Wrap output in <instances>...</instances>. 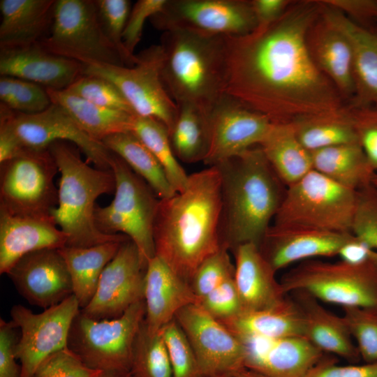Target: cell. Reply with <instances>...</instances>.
Here are the masks:
<instances>
[{"mask_svg":"<svg viewBox=\"0 0 377 377\" xmlns=\"http://www.w3.org/2000/svg\"><path fill=\"white\" fill-rule=\"evenodd\" d=\"M198 304L221 322L233 318L244 311L234 276L200 299Z\"/></svg>","mask_w":377,"mask_h":377,"instance_id":"c3c4849f","label":"cell"},{"mask_svg":"<svg viewBox=\"0 0 377 377\" xmlns=\"http://www.w3.org/2000/svg\"><path fill=\"white\" fill-rule=\"evenodd\" d=\"M302 145L309 151L358 142L348 105L327 112L298 118L291 122Z\"/></svg>","mask_w":377,"mask_h":377,"instance_id":"e575fe53","label":"cell"},{"mask_svg":"<svg viewBox=\"0 0 377 377\" xmlns=\"http://www.w3.org/2000/svg\"><path fill=\"white\" fill-rule=\"evenodd\" d=\"M146 268L136 245L126 240L103 269L93 298L81 311L98 320L120 316L144 300Z\"/></svg>","mask_w":377,"mask_h":377,"instance_id":"e0dca14e","label":"cell"},{"mask_svg":"<svg viewBox=\"0 0 377 377\" xmlns=\"http://www.w3.org/2000/svg\"><path fill=\"white\" fill-rule=\"evenodd\" d=\"M308 377H377V362L339 365L326 353Z\"/></svg>","mask_w":377,"mask_h":377,"instance_id":"816d5d0a","label":"cell"},{"mask_svg":"<svg viewBox=\"0 0 377 377\" xmlns=\"http://www.w3.org/2000/svg\"><path fill=\"white\" fill-rule=\"evenodd\" d=\"M102 142L144 179L160 199L170 198L177 193L161 164L131 131L113 134Z\"/></svg>","mask_w":377,"mask_h":377,"instance_id":"d590c367","label":"cell"},{"mask_svg":"<svg viewBox=\"0 0 377 377\" xmlns=\"http://www.w3.org/2000/svg\"><path fill=\"white\" fill-rule=\"evenodd\" d=\"M351 233L377 250V187L372 183L357 191Z\"/></svg>","mask_w":377,"mask_h":377,"instance_id":"bcb514c9","label":"cell"},{"mask_svg":"<svg viewBox=\"0 0 377 377\" xmlns=\"http://www.w3.org/2000/svg\"><path fill=\"white\" fill-rule=\"evenodd\" d=\"M131 131L161 164L175 191H183L188 184L189 175L175 154L168 128L156 119L135 115Z\"/></svg>","mask_w":377,"mask_h":377,"instance_id":"8d00e7d4","label":"cell"},{"mask_svg":"<svg viewBox=\"0 0 377 377\" xmlns=\"http://www.w3.org/2000/svg\"><path fill=\"white\" fill-rule=\"evenodd\" d=\"M357 191L312 170L286 188L272 225L351 233Z\"/></svg>","mask_w":377,"mask_h":377,"instance_id":"52a82bcc","label":"cell"},{"mask_svg":"<svg viewBox=\"0 0 377 377\" xmlns=\"http://www.w3.org/2000/svg\"><path fill=\"white\" fill-rule=\"evenodd\" d=\"M84 65L46 50L40 43L0 47V75L23 79L45 89L63 90L84 75Z\"/></svg>","mask_w":377,"mask_h":377,"instance_id":"7402d4cb","label":"cell"},{"mask_svg":"<svg viewBox=\"0 0 377 377\" xmlns=\"http://www.w3.org/2000/svg\"><path fill=\"white\" fill-rule=\"evenodd\" d=\"M40 44L52 54L84 65L125 66L104 33L95 0H57L50 30Z\"/></svg>","mask_w":377,"mask_h":377,"instance_id":"30bf717a","label":"cell"},{"mask_svg":"<svg viewBox=\"0 0 377 377\" xmlns=\"http://www.w3.org/2000/svg\"><path fill=\"white\" fill-rule=\"evenodd\" d=\"M168 350L172 377H206L185 334L172 320L161 330Z\"/></svg>","mask_w":377,"mask_h":377,"instance_id":"7bdbcfd3","label":"cell"},{"mask_svg":"<svg viewBox=\"0 0 377 377\" xmlns=\"http://www.w3.org/2000/svg\"><path fill=\"white\" fill-rule=\"evenodd\" d=\"M48 149L60 172L58 204L50 215L66 235V246L85 248L128 239L123 234H105L95 223L96 199L115 190L112 170L89 166L81 158L80 149L71 142L57 141Z\"/></svg>","mask_w":377,"mask_h":377,"instance_id":"5b68a950","label":"cell"},{"mask_svg":"<svg viewBox=\"0 0 377 377\" xmlns=\"http://www.w3.org/2000/svg\"><path fill=\"white\" fill-rule=\"evenodd\" d=\"M144 301L145 324L151 334L161 332L182 309L198 303L190 283L156 256L147 265Z\"/></svg>","mask_w":377,"mask_h":377,"instance_id":"603a6c76","label":"cell"},{"mask_svg":"<svg viewBox=\"0 0 377 377\" xmlns=\"http://www.w3.org/2000/svg\"><path fill=\"white\" fill-rule=\"evenodd\" d=\"M310 152L313 170L354 191L371 184L376 174L359 142Z\"/></svg>","mask_w":377,"mask_h":377,"instance_id":"f546056e","label":"cell"},{"mask_svg":"<svg viewBox=\"0 0 377 377\" xmlns=\"http://www.w3.org/2000/svg\"><path fill=\"white\" fill-rule=\"evenodd\" d=\"M162 61V48L160 44L154 45L137 54V61L133 66L84 65V75L100 76L112 82L135 115L158 120L170 133L178 114V105L163 84Z\"/></svg>","mask_w":377,"mask_h":377,"instance_id":"8fae6325","label":"cell"},{"mask_svg":"<svg viewBox=\"0 0 377 377\" xmlns=\"http://www.w3.org/2000/svg\"><path fill=\"white\" fill-rule=\"evenodd\" d=\"M237 337L244 348V367L269 377H308L326 354L302 336Z\"/></svg>","mask_w":377,"mask_h":377,"instance_id":"ffe728a7","label":"cell"},{"mask_svg":"<svg viewBox=\"0 0 377 377\" xmlns=\"http://www.w3.org/2000/svg\"><path fill=\"white\" fill-rule=\"evenodd\" d=\"M7 275L22 297L44 309L73 295L70 273L59 249H45L25 255Z\"/></svg>","mask_w":377,"mask_h":377,"instance_id":"d6986e66","label":"cell"},{"mask_svg":"<svg viewBox=\"0 0 377 377\" xmlns=\"http://www.w3.org/2000/svg\"><path fill=\"white\" fill-rule=\"evenodd\" d=\"M273 123L225 95L208 119V147L203 163L217 165L260 145Z\"/></svg>","mask_w":377,"mask_h":377,"instance_id":"ac0fdd59","label":"cell"},{"mask_svg":"<svg viewBox=\"0 0 377 377\" xmlns=\"http://www.w3.org/2000/svg\"><path fill=\"white\" fill-rule=\"evenodd\" d=\"M123 242H110L85 248L65 246L59 249L70 273L73 295L81 309L93 298L103 269Z\"/></svg>","mask_w":377,"mask_h":377,"instance_id":"836d02e7","label":"cell"},{"mask_svg":"<svg viewBox=\"0 0 377 377\" xmlns=\"http://www.w3.org/2000/svg\"><path fill=\"white\" fill-rule=\"evenodd\" d=\"M46 89L52 103L64 108L85 133L96 140L102 142L113 134L131 131L135 114L96 105L66 89Z\"/></svg>","mask_w":377,"mask_h":377,"instance_id":"1f68e13d","label":"cell"},{"mask_svg":"<svg viewBox=\"0 0 377 377\" xmlns=\"http://www.w3.org/2000/svg\"><path fill=\"white\" fill-rule=\"evenodd\" d=\"M80 309L74 295L39 313L22 304L13 306L11 321L20 330L15 346L20 377H33L46 358L68 347L72 323Z\"/></svg>","mask_w":377,"mask_h":377,"instance_id":"5bb4252c","label":"cell"},{"mask_svg":"<svg viewBox=\"0 0 377 377\" xmlns=\"http://www.w3.org/2000/svg\"><path fill=\"white\" fill-rule=\"evenodd\" d=\"M66 89L96 105L135 114L119 89L104 77L83 75Z\"/></svg>","mask_w":377,"mask_h":377,"instance_id":"ee69618b","label":"cell"},{"mask_svg":"<svg viewBox=\"0 0 377 377\" xmlns=\"http://www.w3.org/2000/svg\"><path fill=\"white\" fill-rule=\"evenodd\" d=\"M161 76L175 102L197 109L207 120L225 96V36L207 35L188 29L163 31Z\"/></svg>","mask_w":377,"mask_h":377,"instance_id":"277c9868","label":"cell"},{"mask_svg":"<svg viewBox=\"0 0 377 377\" xmlns=\"http://www.w3.org/2000/svg\"><path fill=\"white\" fill-rule=\"evenodd\" d=\"M0 125L6 127L22 150H43L57 141L75 145L87 162L102 170H110L112 153L101 141L85 133L61 106L52 103L36 114H22L0 104Z\"/></svg>","mask_w":377,"mask_h":377,"instance_id":"4fadbf2b","label":"cell"},{"mask_svg":"<svg viewBox=\"0 0 377 377\" xmlns=\"http://www.w3.org/2000/svg\"><path fill=\"white\" fill-rule=\"evenodd\" d=\"M221 176V244L259 246L272 225L287 186L274 172L260 145L217 165Z\"/></svg>","mask_w":377,"mask_h":377,"instance_id":"3957f363","label":"cell"},{"mask_svg":"<svg viewBox=\"0 0 377 377\" xmlns=\"http://www.w3.org/2000/svg\"><path fill=\"white\" fill-rule=\"evenodd\" d=\"M221 323L237 337H303L300 311L288 294L282 303L274 307L244 311L233 318Z\"/></svg>","mask_w":377,"mask_h":377,"instance_id":"d6a6232c","label":"cell"},{"mask_svg":"<svg viewBox=\"0 0 377 377\" xmlns=\"http://www.w3.org/2000/svg\"><path fill=\"white\" fill-rule=\"evenodd\" d=\"M102 373L88 367L67 347L46 358L33 377H99Z\"/></svg>","mask_w":377,"mask_h":377,"instance_id":"7dc6e473","label":"cell"},{"mask_svg":"<svg viewBox=\"0 0 377 377\" xmlns=\"http://www.w3.org/2000/svg\"><path fill=\"white\" fill-rule=\"evenodd\" d=\"M338 256L340 260L350 263L377 267V250L371 248L354 235L341 249Z\"/></svg>","mask_w":377,"mask_h":377,"instance_id":"9f6ffc18","label":"cell"},{"mask_svg":"<svg viewBox=\"0 0 377 377\" xmlns=\"http://www.w3.org/2000/svg\"><path fill=\"white\" fill-rule=\"evenodd\" d=\"M306 43L316 66L348 103L355 86L353 54L348 38L320 12L308 31Z\"/></svg>","mask_w":377,"mask_h":377,"instance_id":"484cf974","label":"cell"},{"mask_svg":"<svg viewBox=\"0 0 377 377\" xmlns=\"http://www.w3.org/2000/svg\"><path fill=\"white\" fill-rule=\"evenodd\" d=\"M294 1L252 0L251 1L256 20V29L267 27L280 19Z\"/></svg>","mask_w":377,"mask_h":377,"instance_id":"11a10c76","label":"cell"},{"mask_svg":"<svg viewBox=\"0 0 377 377\" xmlns=\"http://www.w3.org/2000/svg\"><path fill=\"white\" fill-rule=\"evenodd\" d=\"M150 20L163 31L179 27L228 37L245 36L257 27L251 1L246 0H168Z\"/></svg>","mask_w":377,"mask_h":377,"instance_id":"9a60e30c","label":"cell"},{"mask_svg":"<svg viewBox=\"0 0 377 377\" xmlns=\"http://www.w3.org/2000/svg\"><path fill=\"white\" fill-rule=\"evenodd\" d=\"M99 377H134L131 373L128 374H114L103 372Z\"/></svg>","mask_w":377,"mask_h":377,"instance_id":"680465c9","label":"cell"},{"mask_svg":"<svg viewBox=\"0 0 377 377\" xmlns=\"http://www.w3.org/2000/svg\"><path fill=\"white\" fill-rule=\"evenodd\" d=\"M229 251L226 247L221 246L218 251L205 259L196 269L190 285L198 302L234 276L235 265L232 263Z\"/></svg>","mask_w":377,"mask_h":377,"instance_id":"f6af8a7d","label":"cell"},{"mask_svg":"<svg viewBox=\"0 0 377 377\" xmlns=\"http://www.w3.org/2000/svg\"><path fill=\"white\" fill-rule=\"evenodd\" d=\"M110 164L115 179L114 196L108 205L96 206V225L105 234L126 235L147 265L156 256L153 230L160 198L144 179L113 153Z\"/></svg>","mask_w":377,"mask_h":377,"instance_id":"8992f818","label":"cell"},{"mask_svg":"<svg viewBox=\"0 0 377 377\" xmlns=\"http://www.w3.org/2000/svg\"><path fill=\"white\" fill-rule=\"evenodd\" d=\"M232 251L235 258L234 280L244 311L270 309L286 300L288 294L276 279V272L258 246L244 244Z\"/></svg>","mask_w":377,"mask_h":377,"instance_id":"4316f807","label":"cell"},{"mask_svg":"<svg viewBox=\"0 0 377 377\" xmlns=\"http://www.w3.org/2000/svg\"><path fill=\"white\" fill-rule=\"evenodd\" d=\"M1 103L22 114H36L47 109L52 101L47 89L23 79L0 77Z\"/></svg>","mask_w":377,"mask_h":377,"instance_id":"ab89813d","label":"cell"},{"mask_svg":"<svg viewBox=\"0 0 377 377\" xmlns=\"http://www.w3.org/2000/svg\"><path fill=\"white\" fill-rule=\"evenodd\" d=\"M321 8L320 1H293L271 25L225 36V95L274 124L346 105L308 49L307 33Z\"/></svg>","mask_w":377,"mask_h":377,"instance_id":"6da1fadb","label":"cell"},{"mask_svg":"<svg viewBox=\"0 0 377 377\" xmlns=\"http://www.w3.org/2000/svg\"><path fill=\"white\" fill-rule=\"evenodd\" d=\"M17 327L10 320L0 319V377H20L21 367L16 360Z\"/></svg>","mask_w":377,"mask_h":377,"instance_id":"f5cc1de1","label":"cell"},{"mask_svg":"<svg viewBox=\"0 0 377 377\" xmlns=\"http://www.w3.org/2000/svg\"><path fill=\"white\" fill-rule=\"evenodd\" d=\"M350 108L358 142L377 172V105Z\"/></svg>","mask_w":377,"mask_h":377,"instance_id":"681fc988","label":"cell"},{"mask_svg":"<svg viewBox=\"0 0 377 377\" xmlns=\"http://www.w3.org/2000/svg\"><path fill=\"white\" fill-rule=\"evenodd\" d=\"M168 0H139L131 8L123 34V42L127 51L135 55L134 50L142 38L147 19L161 12Z\"/></svg>","mask_w":377,"mask_h":377,"instance_id":"f907efd6","label":"cell"},{"mask_svg":"<svg viewBox=\"0 0 377 377\" xmlns=\"http://www.w3.org/2000/svg\"><path fill=\"white\" fill-rule=\"evenodd\" d=\"M170 139L179 161L203 162L208 147V121L194 107L179 105Z\"/></svg>","mask_w":377,"mask_h":377,"instance_id":"74e56055","label":"cell"},{"mask_svg":"<svg viewBox=\"0 0 377 377\" xmlns=\"http://www.w3.org/2000/svg\"><path fill=\"white\" fill-rule=\"evenodd\" d=\"M260 147L287 187L313 170L311 152L299 140L291 122L273 123Z\"/></svg>","mask_w":377,"mask_h":377,"instance_id":"4dcf8cb0","label":"cell"},{"mask_svg":"<svg viewBox=\"0 0 377 377\" xmlns=\"http://www.w3.org/2000/svg\"><path fill=\"white\" fill-rule=\"evenodd\" d=\"M371 183L377 187V172L374 175Z\"/></svg>","mask_w":377,"mask_h":377,"instance_id":"91938a15","label":"cell"},{"mask_svg":"<svg viewBox=\"0 0 377 377\" xmlns=\"http://www.w3.org/2000/svg\"><path fill=\"white\" fill-rule=\"evenodd\" d=\"M130 373L134 377H172L161 331L151 334L146 328L145 320L134 343Z\"/></svg>","mask_w":377,"mask_h":377,"instance_id":"f35d334b","label":"cell"},{"mask_svg":"<svg viewBox=\"0 0 377 377\" xmlns=\"http://www.w3.org/2000/svg\"><path fill=\"white\" fill-rule=\"evenodd\" d=\"M231 377H269L261 373L250 369L246 367H243L237 371Z\"/></svg>","mask_w":377,"mask_h":377,"instance_id":"6f0895ef","label":"cell"},{"mask_svg":"<svg viewBox=\"0 0 377 377\" xmlns=\"http://www.w3.org/2000/svg\"><path fill=\"white\" fill-rule=\"evenodd\" d=\"M354 22L369 28L377 27V0H324Z\"/></svg>","mask_w":377,"mask_h":377,"instance_id":"db71d44e","label":"cell"},{"mask_svg":"<svg viewBox=\"0 0 377 377\" xmlns=\"http://www.w3.org/2000/svg\"><path fill=\"white\" fill-rule=\"evenodd\" d=\"M320 1L321 15L348 38L352 47L355 91L348 105H377V27L361 26Z\"/></svg>","mask_w":377,"mask_h":377,"instance_id":"d4e9b609","label":"cell"},{"mask_svg":"<svg viewBox=\"0 0 377 377\" xmlns=\"http://www.w3.org/2000/svg\"><path fill=\"white\" fill-rule=\"evenodd\" d=\"M221 213L217 167L189 175L183 191L160 199L153 230L156 256L190 283L200 265L221 247Z\"/></svg>","mask_w":377,"mask_h":377,"instance_id":"7a4b0ae2","label":"cell"},{"mask_svg":"<svg viewBox=\"0 0 377 377\" xmlns=\"http://www.w3.org/2000/svg\"><path fill=\"white\" fill-rule=\"evenodd\" d=\"M145 313L144 300L112 319H95L80 310L72 323L68 347L94 369L130 373L134 343Z\"/></svg>","mask_w":377,"mask_h":377,"instance_id":"ba28073f","label":"cell"},{"mask_svg":"<svg viewBox=\"0 0 377 377\" xmlns=\"http://www.w3.org/2000/svg\"><path fill=\"white\" fill-rule=\"evenodd\" d=\"M280 283L286 294L304 290L320 302L343 307L377 309V267L310 259L285 273Z\"/></svg>","mask_w":377,"mask_h":377,"instance_id":"9c48e42d","label":"cell"},{"mask_svg":"<svg viewBox=\"0 0 377 377\" xmlns=\"http://www.w3.org/2000/svg\"><path fill=\"white\" fill-rule=\"evenodd\" d=\"M353 236L352 233L272 224L258 248L277 272L295 263L338 256L341 249Z\"/></svg>","mask_w":377,"mask_h":377,"instance_id":"44dd1931","label":"cell"},{"mask_svg":"<svg viewBox=\"0 0 377 377\" xmlns=\"http://www.w3.org/2000/svg\"><path fill=\"white\" fill-rule=\"evenodd\" d=\"M343 317L365 363L377 362V309L343 307Z\"/></svg>","mask_w":377,"mask_h":377,"instance_id":"60d3db41","label":"cell"},{"mask_svg":"<svg viewBox=\"0 0 377 377\" xmlns=\"http://www.w3.org/2000/svg\"><path fill=\"white\" fill-rule=\"evenodd\" d=\"M98 17L106 36L119 53L126 66H133L137 54H131L123 42V34L131 10L128 0H95Z\"/></svg>","mask_w":377,"mask_h":377,"instance_id":"b9f144b4","label":"cell"},{"mask_svg":"<svg viewBox=\"0 0 377 377\" xmlns=\"http://www.w3.org/2000/svg\"><path fill=\"white\" fill-rule=\"evenodd\" d=\"M67 237L51 216L14 215L0 211V273L8 274L25 255L61 249Z\"/></svg>","mask_w":377,"mask_h":377,"instance_id":"cb8c5ba5","label":"cell"},{"mask_svg":"<svg viewBox=\"0 0 377 377\" xmlns=\"http://www.w3.org/2000/svg\"><path fill=\"white\" fill-rule=\"evenodd\" d=\"M57 0H1L0 47L41 43L48 35Z\"/></svg>","mask_w":377,"mask_h":377,"instance_id":"f1b7e54d","label":"cell"},{"mask_svg":"<svg viewBox=\"0 0 377 377\" xmlns=\"http://www.w3.org/2000/svg\"><path fill=\"white\" fill-rule=\"evenodd\" d=\"M58 168L49 149H24L0 163V211L51 216L58 204L54 178Z\"/></svg>","mask_w":377,"mask_h":377,"instance_id":"7c38bea8","label":"cell"},{"mask_svg":"<svg viewBox=\"0 0 377 377\" xmlns=\"http://www.w3.org/2000/svg\"><path fill=\"white\" fill-rule=\"evenodd\" d=\"M288 295L300 311L304 337L325 353L353 364L361 359L343 316L328 311L320 300L304 290Z\"/></svg>","mask_w":377,"mask_h":377,"instance_id":"83f0119b","label":"cell"},{"mask_svg":"<svg viewBox=\"0 0 377 377\" xmlns=\"http://www.w3.org/2000/svg\"><path fill=\"white\" fill-rule=\"evenodd\" d=\"M175 319L189 341L206 377H231L245 367L242 341L199 304L184 307Z\"/></svg>","mask_w":377,"mask_h":377,"instance_id":"2e32d148","label":"cell"}]
</instances>
